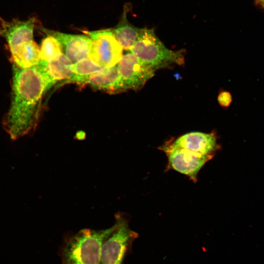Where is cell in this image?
Returning <instances> with one entry per match:
<instances>
[{
    "instance_id": "1",
    "label": "cell",
    "mask_w": 264,
    "mask_h": 264,
    "mask_svg": "<svg viewBox=\"0 0 264 264\" xmlns=\"http://www.w3.org/2000/svg\"><path fill=\"white\" fill-rule=\"evenodd\" d=\"M11 101L3 121L5 131L15 140L28 134L37 125L41 100L51 88L42 66H12Z\"/></svg>"
},
{
    "instance_id": "2",
    "label": "cell",
    "mask_w": 264,
    "mask_h": 264,
    "mask_svg": "<svg viewBox=\"0 0 264 264\" xmlns=\"http://www.w3.org/2000/svg\"><path fill=\"white\" fill-rule=\"evenodd\" d=\"M115 226L114 223L105 229H84L66 235L59 250L61 264H99L103 242Z\"/></svg>"
},
{
    "instance_id": "3",
    "label": "cell",
    "mask_w": 264,
    "mask_h": 264,
    "mask_svg": "<svg viewBox=\"0 0 264 264\" xmlns=\"http://www.w3.org/2000/svg\"><path fill=\"white\" fill-rule=\"evenodd\" d=\"M130 51L155 71L184 63L185 51H175L167 48L156 36L153 28H140L138 37Z\"/></svg>"
},
{
    "instance_id": "4",
    "label": "cell",
    "mask_w": 264,
    "mask_h": 264,
    "mask_svg": "<svg viewBox=\"0 0 264 264\" xmlns=\"http://www.w3.org/2000/svg\"><path fill=\"white\" fill-rule=\"evenodd\" d=\"M115 228L102 245L99 264H123L138 234L132 230L125 215H115Z\"/></svg>"
},
{
    "instance_id": "5",
    "label": "cell",
    "mask_w": 264,
    "mask_h": 264,
    "mask_svg": "<svg viewBox=\"0 0 264 264\" xmlns=\"http://www.w3.org/2000/svg\"><path fill=\"white\" fill-rule=\"evenodd\" d=\"M91 40L88 57L103 67L116 65L123 56V48L113 29L83 31Z\"/></svg>"
},
{
    "instance_id": "6",
    "label": "cell",
    "mask_w": 264,
    "mask_h": 264,
    "mask_svg": "<svg viewBox=\"0 0 264 264\" xmlns=\"http://www.w3.org/2000/svg\"><path fill=\"white\" fill-rule=\"evenodd\" d=\"M124 88L137 90L154 75L155 71L131 51L116 65Z\"/></svg>"
},
{
    "instance_id": "7",
    "label": "cell",
    "mask_w": 264,
    "mask_h": 264,
    "mask_svg": "<svg viewBox=\"0 0 264 264\" xmlns=\"http://www.w3.org/2000/svg\"><path fill=\"white\" fill-rule=\"evenodd\" d=\"M161 149L168 157L170 167L189 176L193 180L197 179L199 170L212 158L173 147L169 143L164 145Z\"/></svg>"
},
{
    "instance_id": "8",
    "label": "cell",
    "mask_w": 264,
    "mask_h": 264,
    "mask_svg": "<svg viewBox=\"0 0 264 264\" xmlns=\"http://www.w3.org/2000/svg\"><path fill=\"white\" fill-rule=\"evenodd\" d=\"M69 82L81 85H88L92 88L116 93L125 90L117 65L104 68L101 71L86 76L75 75Z\"/></svg>"
},
{
    "instance_id": "9",
    "label": "cell",
    "mask_w": 264,
    "mask_h": 264,
    "mask_svg": "<svg viewBox=\"0 0 264 264\" xmlns=\"http://www.w3.org/2000/svg\"><path fill=\"white\" fill-rule=\"evenodd\" d=\"M41 31L55 37L61 44L64 54L74 63L88 57L91 40L87 35L62 33L40 27Z\"/></svg>"
},
{
    "instance_id": "10",
    "label": "cell",
    "mask_w": 264,
    "mask_h": 264,
    "mask_svg": "<svg viewBox=\"0 0 264 264\" xmlns=\"http://www.w3.org/2000/svg\"><path fill=\"white\" fill-rule=\"evenodd\" d=\"M36 19L32 17L26 21L14 19L7 22L0 19V37L7 41L9 49L31 41L33 38V31Z\"/></svg>"
},
{
    "instance_id": "11",
    "label": "cell",
    "mask_w": 264,
    "mask_h": 264,
    "mask_svg": "<svg viewBox=\"0 0 264 264\" xmlns=\"http://www.w3.org/2000/svg\"><path fill=\"white\" fill-rule=\"evenodd\" d=\"M170 144L210 157L213 156L218 147L217 138L214 134L200 132L187 133Z\"/></svg>"
},
{
    "instance_id": "12",
    "label": "cell",
    "mask_w": 264,
    "mask_h": 264,
    "mask_svg": "<svg viewBox=\"0 0 264 264\" xmlns=\"http://www.w3.org/2000/svg\"><path fill=\"white\" fill-rule=\"evenodd\" d=\"M39 63L51 88L59 81L69 82L74 76L70 67L72 63L64 53L49 62L40 61Z\"/></svg>"
},
{
    "instance_id": "13",
    "label": "cell",
    "mask_w": 264,
    "mask_h": 264,
    "mask_svg": "<svg viewBox=\"0 0 264 264\" xmlns=\"http://www.w3.org/2000/svg\"><path fill=\"white\" fill-rule=\"evenodd\" d=\"M10 51L13 64L21 68L34 66L40 61V47L33 40L21 44Z\"/></svg>"
},
{
    "instance_id": "14",
    "label": "cell",
    "mask_w": 264,
    "mask_h": 264,
    "mask_svg": "<svg viewBox=\"0 0 264 264\" xmlns=\"http://www.w3.org/2000/svg\"><path fill=\"white\" fill-rule=\"evenodd\" d=\"M129 6L125 5L121 19L115 28L114 35L123 49L130 50L135 43L140 28L134 26L127 20V14Z\"/></svg>"
},
{
    "instance_id": "15",
    "label": "cell",
    "mask_w": 264,
    "mask_h": 264,
    "mask_svg": "<svg viewBox=\"0 0 264 264\" xmlns=\"http://www.w3.org/2000/svg\"><path fill=\"white\" fill-rule=\"evenodd\" d=\"M46 36L43 40L40 47V61L49 62L64 53L60 43L53 36Z\"/></svg>"
},
{
    "instance_id": "16",
    "label": "cell",
    "mask_w": 264,
    "mask_h": 264,
    "mask_svg": "<svg viewBox=\"0 0 264 264\" xmlns=\"http://www.w3.org/2000/svg\"><path fill=\"white\" fill-rule=\"evenodd\" d=\"M71 69L75 75L86 76L102 71L103 67L88 57L79 60L71 65Z\"/></svg>"
},
{
    "instance_id": "17",
    "label": "cell",
    "mask_w": 264,
    "mask_h": 264,
    "mask_svg": "<svg viewBox=\"0 0 264 264\" xmlns=\"http://www.w3.org/2000/svg\"><path fill=\"white\" fill-rule=\"evenodd\" d=\"M218 100L219 104L224 108L228 107L232 102L231 94L228 91H221L219 94Z\"/></svg>"
},
{
    "instance_id": "18",
    "label": "cell",
    "mask_w": 264,
    "mask_h": 264,
    "mask_svg": "<svg viewBox=\"0 0 264 264\" xmlns=\"http://www.w3.org/2000/svg\"><path fill=\"white\" fill-rule=\"evenodd\" d=\"M254 1L257 7L264 10V0H254Z\"/></svg>"
}]
</instances>
